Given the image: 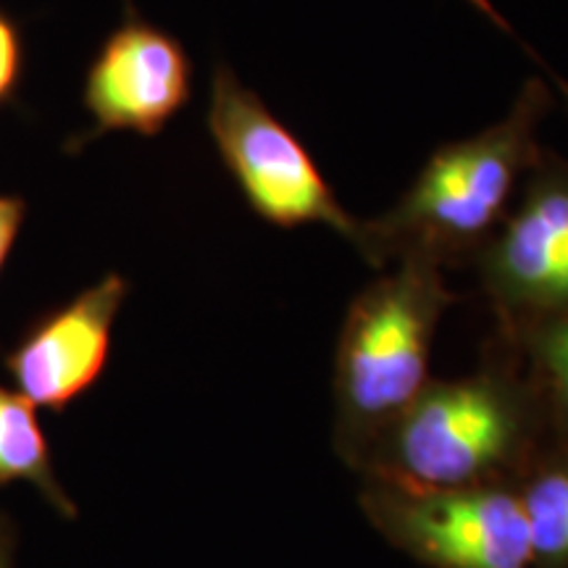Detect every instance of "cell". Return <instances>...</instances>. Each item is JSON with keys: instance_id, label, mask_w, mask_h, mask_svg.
Wrapping results in <instances>:
<instances>
[{"instance_id": "obj_1", "label": "cell", "mask_w": 568, "mask_h": 568, "mask_svg": "<svg viewBox=\"0 0 568 568\" xmlns=\"http://www.w3.org/2000/svg\"><path fill=\"white\" fill-rule=\"evenodd\" d=\"M548 416L518 355L493 351L474 374L432 379L355 468L410 489L516 487L548 450Z\"/></svg>"}, {"instance_id": "obj_2", "label": "cell", "mask_w": 568, "mask_h": 568, "mask_svg": "<svg viewBox=\"0 0 568 568\" xmlns=\"http://www.w3.org/2000/svg\"><path fill=\"white\" fill-rule=\"evenodd\" d=\"M550 103L545 82L529 80L503 122L432 153L400 201L364 222L361 255L372 266L400 255L443 266L477 255L506 219L516 184L542 159L537 130Z\"/></svg>"}, {"instance_id": "obj_3", "label": "cell", "mask_w": 568, "mask_h": 568, "mask_svg": "<svg viewBox=\"0 0 568 568\" xmlns=\"http://www.w3.org/2000/svg\"><path fill=\"white\" fill-rule=\"evenodd\" d=\"M395 261L355 295L337 339L335 447L353 468L432 382V343L453 303L443 264L426 255Z\"/></svg>"}, {"instance_id": "obj_4", "label": "cell", "mask_w": 568, "mask_h": 568, "mask_svg": "<svg viewBox=\"0 0 568 568\" xmlns=\"http://www.w3.org/2000/svg\"><path fill=\"white\" fill-rule=\"evenodd\" d=\"M205 124L219 159L255 216L282 230L324 224L361 253L364 222L343 209L308 148L226 63L213 71Z\"/></svg>"}, {"instance_id": "obj_5", "label": "cell", "mask_w": 568, "mask_h": 568, "mask_svg": "<svg viewBox=\"0 0 568 568\" xmlns=\"http://www.w3.org/2000/svg\"><path fill=\"white\" fill-rule=\"evenodd\" d=\"M372 527L426 568H535L516 487L410 489L364 479Z\"/></svg>"}, {"instance_id": "obj_6", "label": "cell", "mask_w": 568, "mask_h": 568, "mask_svg": "<svg viewBox=\"0 0 568 568\" xmlns=\"http://www.w3.org/2000/svg\"><path fill=\"white\" fill-rule=\"evenodd\" d=\"M477 264L506 335L568 316V161L542 153Z\"/></svg>"}, {"instance_id": "obj_7", "label": "cell", "mask_w": 568, "mask_h": 568, "mask_svg": "<svg viewBox=\"0 0 568 568\" xmlns=\"http://www.w3.org/2000/svg\"><path fill=\"white\" fill-rule=\"evenodd\" d=\"M193 95V61L174 34L151 24L124 0V19L84 74L82 105L90 130L69 142L80 151L109 132H134L155 138L190 103Z\"/></svg>"}, {"instance_id": "obj_8", "label": "cell", "mask_w": 568, "mask_h": 568, "mask_svg": "<svg viewBox=\"0 0 568 568\" xmlns=\"http://www.w3.org/2000/svg\"><path fill=\"white\" fill-rule=\"evenodd\" d=\"M130 295V282L111 272L45 311L6 355L13 389L34 408L63 410L101 379L109 366L113 324Z\"/></svg>"}, {"instance_id": "obj_9", "label": "cell", "mask_w": 568, "mask_h": 568, "mask_svg": "<svg viewBox=\"0 0 568 568\" xmlns=\"http://www.w3.org/2000/svg\"><path fill=\"white\" fill-rule=\"evenodd\" d=\"M34 410L38 408L17 389L0 385V487L27 481L45 495L55 510L74 516V503L53 474L51 447L45 443Z\"/></svg>"}, {"instance_id": "obj_10", "label": "cell", "mask_w": 568, "mask_h": 568, "mask_svg": "<svg viewBox=\"0 0 568 568\" xmlns=\"http://www.w3.org/2000/svg\"><path fill=\"white\" fill-rule=\"evenodd\" d=\"M535 568H568V445L548 447L516 485Z\"/></svg>"}, {"instance_id": "obj_11", "label": "cell", "mask_w": 568, "mask_h": 568, "mask_svg": "<svg viewBox=\"0 0 568 568\" xmlns=\"http://www.w3.org/2000/svg\"><path fill=\"white\" fill-rule=\"evenodd\" d=\"M529 353L531 379L539 387L552 424L568 435V316L548 318L506 335Z\"/></svg>"}, {"instance_id": "obj_12", "label": "cell", "mask_w": 568, "mask_h": 568, "mask_svg": "<svg viewBox=\"0 0 568 568\" xmlns=\"http://www.w3.org/2000/svg\"><path fill=\"white\" fill-rule=\"evenodd\" d=\"M27 71L24 30L9 11L0 6V109L19 98Z\"/></svg>"}, {"instance_id": "obj_13", "label": "cell", "mask_w": 568, "mask_h": 568, "mask_svg": "<svg viewBox=\"0 0 568 568\" xmlns=\"http://www.w3.org/2000/svg\"><path fill=\"white\" fill-rule=\"evenodd\" d=\"M27 203L19 195H0V272L17 245V237L24 226Z\"/></svg>"}, {"instance_id": "obj_14", "label": "cell", "mask_w": 568, "mask_h": 568, "mask_svg": "<svg viewBox=\"0 0 568 568\" xmlns=\"http://www.w3.org/2000/svg\"><path fill=\"white\" fill-rule=\"evenodd\" d=\"M550 77H552V82H556V88L560 90V95H564V101H566V105H568V82L560 80V77L552 74V71H550Z\"/></svg>"}, {"instance_id": "obj_15", "label": "cell", "mask_w": 568, "mask_h": 568, "mask_svg": "<svg viewBox=\"0 0 568 568\" xmlns=\"http://www.w3.org/2000/svg\"><path fill=\"white\" fill-rule=\"evenodd\" d=\"M0 568H9V560H6V556H3V550H0Z\"/></svg>"}]
</instances>
